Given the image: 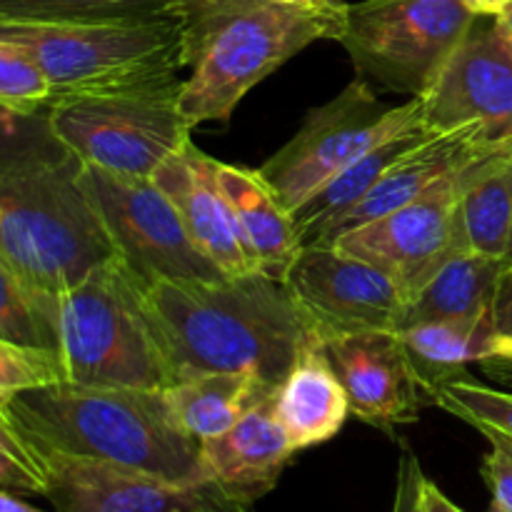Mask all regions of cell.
<instances>
[{"mask_svg": "<svg viewBox=\"0 0 512 512\" xmlns=\"http://www.w3.org/2000/svg\"><path fill=\"white\" fill-rule=\"evenodd\" d=\"M458 225L465 250L505 260L512 240V160L498 150L463 173Z\"/></svg>", "mask_w": 512, "mask_h": 512, "instance_id": "603a6c76", "label": "cell"}, {"mask_svg": "<svg viewBox=\"0 0 512 512\" xmlns=\"http://www.w3.org/2000/svg\"><path fill=\"white\" fill-rule=\"evenodd\" d=\"M418 125H425L420 98L390 108L378 100L368 80L355 78L333 100L310 110L298 133L270 155L258 173L293 213L380 140Z\"/></svg>", "mask_w": 512, "mask_h": 512, "instance_id": "9c48e42d", "label": "cell"}, {"mask_svg": "<svg viewBox=\"0 0 512 512\" xmlns=\"http://www.w3.org/2000/svg\"><path fill=\"white\" fill-rule=\"evenodd\" d=\"M478 15L463 0L348 3L338 43L358 78L418 98L433 85Z\"/></svg>", "mask_w": 512, "mask_h": 512, "instance_id": "ba28073f", "label": "cell"}, {"mask_svg": "<svg viewBox=\"0 0 512 512\" xmlns=\"http://www.w3.org/2000/svg\"><path fill=\"white\" fill-rule=\"evenodd\" d=\"M505 263L512 265V240H510V250H508V255H505Z\"/></svg>", "mask_w": 512, "mask_h": 512, "instance_id": "7bdbcfd3", "label": "cell"}, {"mask_svg": "<svg viewBox=\"0 0 512 512\" xmlns=\"http://www.w3.org/2000/svg\"><path fill=\"white\" fill-rule=\"evenodd\" d=\"M298 450L275 415V390L213 440L200 443L205 480L243 495L250 503L270 493Z\"/></svg>", "mask_w": 512, "mask_h": 512, "instance_id": "e0dca14e", "label": "cell"}, {"mask_svg": "<svg viewBox=\"0 0 512 512\" xmlns=\"http://www.w3.org/2000/svg\"><path fill=\"white\" fill-rule=\"evenodd\" d=\"M348 8V5H345ZM345 8L305 10L275 0H175L183 35L180 110L193 128L228 123L240 100L318 40H338Z\"/></svg>", "mask_w": 512, "mask_h": 512, "instance_id": "3957f363", "label": "cell"}, {"mask_svg": "<svg viewBox=\"0 0 512 512\" xmlns=\"http://www.w3.org/2000/svg\"><path fill=\"white\" fill-rule=\"evenodd\" d=\"M275 3L293 5V8H305V10H340L345 8V0H275Z\"/></svg>", "mask_w": 512, "mask_h": 512, "instance_id": "74e56055", "label": "cell"}, {"mask_svg": "<svg viewBox=\"0 0 512 512\" xmlns=\"http://www.w3.org/2000/svg\"><path fill=\"white\" fill-rule=\"evenodd\" d=\"M495 150H498V145L488 143L485 135L478 128H473V125L470 128L450 130V133L430 135L425 143H420L418 148L403 155L380 178V183L333 225L325 243L320 245L333 243L338 235L360 228L365 223H373V220L403 208L410 200L420 198L430 188H435L440 180L470 168V165L488 158Z\"/></svg>", "mask_w": 512, "mask_h": 512, "instance_id": "ac0fdd59", "label": "cell"}, {"mask_svg": "<svg viewBox=\"0 0 512 512\" xmlns=\"http://www.w3.org/2000/svg\"><path fill=\"white\" fill-rule=\"evenodd\" d=\"M218 188L233 215L245 253L255 270L283 283L303 253L298 223L293 213L265 183L258 170L218 163Z\"/></svg>", "mask_w": 512, "mask_h": 512, "instance_id": "d6986e66", "label": "cell"}, {"mask_svg": "<svg viewBox=\"0 0 512 512\" xmlns=\"http://www.w3.org/2000/svg\"><path fill=\"white\" fill-rule=\"evenodd\" d=\"M305 323L323 340L403 328L408 298L388 273L335 245H308L283 280Z\"/></svg>", "mask_w": 512, "mask_h": 512, "instance_id": "8fae6325", "label": "cell"}, {"mask_svg": "<svg viewBox=\"0 0 512 512\" xmlns=\"http://www.w3.org/2000/svg\"><path fill=\"white\" fill-rule=\"evenodd\" d=\"M70 153L33 160L0 173V263L45 305L115 248L78 183Z\"/></svg>", "mask_w": 512, "mask_h": 512, "instance_id": "277c9868", "label": "cell"}, {"mask_svg": "<svg viewBox=\"0 0 512 512\" xmlns=\"http://www.w3.org/2000/svg\"><path fill=\"white\" fill-rule=\"evenodd\" d=\"M323 350L343 383L350 415L393 435L435 405V390L420 375L398 330L338 335Z\"/></svg>", "mask_w": 512, "mask_h": 512, "instance_id": "9a60e30c", "label": "cell"}, {"mask_svg": "<svg viewBox=\"0 0 512 512\" xmlns=\"http://www.w3.org/2000/svg\"><path fill=\"white\" fill-rule=\"evenodd\" d=\"M78 183L115 255L140 285L158 280H215L223 270L190 240L178 210L153 178H125L80 163Z\"/></svg>", "mask_w": 512, "mask_h": 512, "instance_id": "30bf717a", "label": "cell"}, {"mask_svg": "<svg viewBox=\"0 0 512 512\" xmlns=\"http://www.w3.org/2000/svg\"><path fill=\"white\" fill-rule=\"evenodd\" d=\"M498 153L503 155V158H508V160H512V138H508V140H503V143H498Z\"/></svg>", "mask_w": 512, "mask_h": 512, "instance_id": "b9f144b4", "label": "cell"}, {"mask_svg": "<svg viewBox=\"0 0 512 512\" xmlns=\"http://www.w3.org/2000/svg\"><path fill=\"white\" fill-rule=\"evenodd\" d=\"M0 40L33 58L53 88V103L183 80V35L175 10L165 18L120 23L0 18Z\"/></svg>", "mask_w": 512, "mask_h": 512, "instance_id": "8992f818", "label": "cell"}, {"mask_svg": "<svg viewBox=\"0 0 512 512\" xmlns=\"http://www.w3.org/2000/svg\"><path fill=\"white\" fill-rule=\"evenodd\" d=\"M173 385L200 373H250L278 388L315 333L288 288L263 273L140 285Z\"/></svg>", "mask_w": 512, "mask_h": 512, "instance_id": "6da1fadb", "label": "cell"}, {"mask_svg": "<svg viewBox=\"0 0 512 512\" xmlns=\"http://www.w3.org/2000/svg\"><path fill=\"white\" fill-rule=\"evenodd\" d=\"M508 263L503 258L460 250L408 300L403 328L448 318H478L493 310L495 293Z\"/></svg>", "mask_w": 512, "mask_h": 512, "instance_id": "7402d4cb", "label": "cell"}, {"mask_svg": "<svg viewBox=\"0 0 512 512\" xmlns=\"http://www.w3.org/2000/svg\"><path fill=\"white\" fill-rule=\"evenodd\" d=\"M498 23H500V28L505 30V35H508L510 43H512V5L508 10H503V13L498 15Z\"/></svg>", "mask_w": 512, "mask_h": 512, "instance_id": "60d3db41", "label": "cell"}, {"mask_svg": "<svg viewBox=\"0 0 512 512\" xmlns=\"http://www.w3.org/2000/svg\"><path fill=\"white\" fill-rule=\"evenodd\" d=\"M53 98V88L33 58L18 45L0 40V105L35 115L45 113Z\"/></svg>", "mask_w": 512, "mask_h": 512, "instance_id": "83f0119b", "label": "cell"}, {"mask_svg": "<svg viewBox=\"0 0 512 512\" xmlns=\"http://www.w3.org/2000/svg\"><path fill=\"white\" fill-rule=\"evenodd\" d=\"M65 383L165 390L173 385L140 283L123 260H105L45 305Z\"/></svg>", "mask_w": 512, "mask_h": 512, "instance_id": "5b68a950", "label": "cell"}, {"mask_svg": "<svg viewBox=\"0 0 512 512\" xmlns=\"http://www.w3.org/2000/svg\"><path fill=\"white\" fill-rule=\"evenodd\" d=\"M273 390L250 373H200L165 388V395L180 428L203 443L228 433L250 405Z\"/></svg>", "mask_w": 512, "mask_h": 512, "instance_id": "cb8c5ba5", "label": "cell"}, {"mask_svg": "<svg viewBox=\"0 0 512 512\" xmlns=\"http://www.w3.org/2000/svg\"><path fill=\"white\" fill-rule=\"evenodd\" d=\"M175 0H0V18L120 23L173 13Z\"/></svg>", "mask_w": 512, "mask_h": 512, "instance_id": "484cf974", "label": "cell"}, {"mask_svg": "<svg viewBox=\"0 0 512 512\" xmlns=\"http://www.w3.org/2000/svg\"><path fill=\"white\" fill-rule=\"evenodd\" d=\"M418 98L435 133L473 125L493 145L512 138V43L498 18L478 15Z\"/></svg>", "mask_w": 512, "mask_h": 512, "instance_id": "4fadbf2b", "label": "cell"}, {"mask_svg": "<svg viewBox=\"0 0 512 512\" xmlns=\"http://www.w3.org/2000/svg\"><path fill=\"white\" fill-rule=\"evenodd\" d=\"M475 15H485V18H498L503 10H508L512 0H463Z\"/></svg>", "mask_w": 512, "mask_h": 512, "instance_id": "d590c367", "label": "cell"}, {"mask_svg": "<svg viewBox=\"0 0 512 512\" xmlns=\"http://www.w3.org/2000/svg\"><path fill=\"white\" fill-rule=\"evenodd\" d=\"M60 380L63 368L53 350L0 338V408H8L10 400L23 390Z\"/></svg>", "mask_w": 512, "mask_h": 512, "instance_id": "4dcf8cb0", "label": "cell"}, {"mask_svg": "<svg viewBox=\"0 0 512 512\" xmlns=\"http://www.w3.org/2000/svg\"><path fill=\"white\" fill-rule=\"evenodd\" d=\"M430 135H435V130L418 125V128L403 130V133H395L390 138L380 140L363 158H358L348 168L340 170L323 188L315 190L303 205H298L293 210V218L298 223L303 248L325 243L333 225L348 210H353L403 155H408L410 150L425 143Z\"/></svg>", "mask_w": 512, "mask_h": 512, "instance_id": "44dd1931", "label": "cell"}, {"mask_svg": "<svg viewBox=\"0 0 512 512\" xmlns=\"http://www.w3.org/2000/svg\"><path fill=\"white\" fill-rule=\"evenodd\" d=\"M435 405L473 428H493L512 438V395L468 378L445 380L435 390Z\"/></svg>", "mask_w": 512, "mask_h": 512, "instance_id": "4316f807", "label": "cell"}, {"mask_svg": "<svg viewBox=\"0 0 512 512\" xmlns=\"http://www.w3.org/2000/svg\"><path fill=\"white\" fill-rule=\"evenodd\" d=\"M485 485L490 490V512H512V458L505 450L495 448L483 458Z\"/></svg>", "mask_w": 512, "mask_h": 512, "instance_id": "1f68e13d", "label": "cell"}, {"mask_svg": "<svg viewBox=\"0 0 512 512\" xmlns=\"http://www.w3.org/2000/svg\"><path fill=\"white\" fill-rule=\"evenodd\" d=\"M215 168H218V160L205 155L190 140L183 150L170 155L155 170L153 180L178 210V218L190 240L225 275L258 273L240 243L233 215L218 188Z\"/></svg>", "mask_w": 512, "mask_h": 512, "instance_id": "2e32d148", "label": "cell"}, {"mask_svg": "<svg viewBox=\"0 0 512 512\" xmlns=\"http://www.w3.org/2000/svg\"><path fill=\"white\" fill-rule=\"evenodd\" d=\"M0 338L53 350V333L30 290L0 263Z\"/></svg>", "mask_w": 512, "mask_h": 512, "instance_id": "f546056e", "label": "cell"}, {"mask_svg": "<svg viewBox=\"0 0 512 512\" xmlns=\"http://www.w3.org/2000/svg\"><path fill=\"white\" fill-rule=\"evenodd\" d=\"M0 512H45L35 505L25 503L23 498H18V493H10V490H0Z\"/></svg>", "mask_w": 512, "mask_h": 512, "instance_id": "8d00e7d4", "label": "cell"}, {"mask_svg": "<svg viewBox=\"0 0 512 512\" xmlns=\"http://www.w3.org/2000/svg\"><path fill=\"white\" fill-rule=\"evenodd\" d=\"M68 150L55 140L45 113L25 115L0 105V173L33 160L55 158Z\"/></svg>", "mask_w": 512, "mask_h": 512, "instance_id": "f1b7e54d", "label": "cell"}, {"mask_svg": "<svg viewBox=\"0 0 512 512\" xmlns=\"http://www.w3.org/2000/svg\"><path fill=\"white\" fill-rule=\"evenodd\" d=\"M0 490L18 495H43L45 475L23 458L0 445Z\"/></svg>", "mask_w": 512, "mask_h": 512, "instance_id": "d6a6232c", "label": "cell"}, {"mask_svg": "<svg viewBox=\"0 0 512 512\" xmlns=\"http://www.w3.org/2000/svg\"><path fill=\"white\" fill-rule=\"evenodd\" d=\"M180 85L70 95L50 103L55 140L83 165L125 178L155 170L190 143L193 125L180 110Z\"/></svg>", "mask_w": 512, "mask_h": 512, "instance_id": "52a82bcc", "label": "cell"}, {"mask_svg": "<svg viewBox=\"0 0 512 512\" xmlns=\"http://www.w3.org/2000/svg\"><path fill=\"white\" fill-rule=\"evenodd\" d=\"M483 370L488 375H493V378H503L508 380L512 378V358H493V360H485Z\"/></svg>", "mask_w": 512, "mask_h": 512, "instance_id": "f35d334b", "label": "cell"}, {"mask_svg": "<svg viewBox=\"0 0 512 512\" xmlns=\"http://www.w3.org/2000/svg\"><path fill=\"white\" fill-rule=\"evenodd\" d=\"M475 430H478L480 435H485L490 445H495V448L505 450V453H508L510 458H512V438H510V435L500 433V430H493V428H475Z\"/></svg>", "mask_w": 512, "mask_h": 512, "instance_id": "ab89813d", "label": "cell"}, {"mask_svg": "<svg viewBox=\"0 0 512 512\" xmlns=\"http://www.w3.org/2000/svg\"><path fill=\"white\" fill-rule=\"evenodd\" d=\"M420 375L438 390L445 380L460 378L468 363H485L498 355V335L493 315L448 318L433 323L408 325L398 330Z\"/></svg>", "mask_w": 512, "mask_h": 512, "instance_id": "d4e9b609", "label": "cell"}, {"mask_svg": "<svg viewBox=\"0 0 512 512\" xmlns=\"http://www.w3.org/2000/svg\"><path fill=\"white\" fill-rule=\"evenodd\" d=\"M275 415L295 450L333 440L350 415L348 395L318 338L303 345L275 388Z\"/></svg>", "mask_w": 512, "mask_h": 512, "instance_id": "ffe728a7", "label": "cell"}, {"mask_svg": "<svg viewBox=\"0 0 512 512\" xmlns=\"http://www.w3.org/2000/svg\"><path fill=\"white\" fill-rule=\"evenodd\" d=\"M490 315H493V328L498 335V355L495 358H512V265H508V270L500 278Z\"/></svg>", "mask_w": 512, "mask_h": 512, "instance_id": "836d02e7", "label": "cell"}, {"mask_svg": "<svg viewBox=\"0 0 512 512\" xmlns=\"http://www.w3.org/2000/svg\"><path fill=\"white\" fill-rule=\"evenodd\" d=\"M55 512H253L255 503L213 483H170L100 460L38 450Z\"/></svg>", "mask_w": 512, "mask_h": 512, "instance_id": "7c38bea8", "label": "cell"}, {"mask_svg": "<svg viewBox=\"0 0 512 512\" xmlns=\"http://www.w3.org/2000/svg\"><path fill=\"white\" fill-rule=\"evenodd\" d=\"M415 512H465L460 510L433 480L425 478L423 473H418L415 480Z\"/></svg>", "mask_w": 512, "mask_h": 512, "instance_id": "e575fe53", "label": "cell"}, {"mask_svg": "<svg viewBox=\"0 0 512 512\" xmlns=\"http://www.w3.org/2000/svg\"><path fill=\"white\" fill-rule=\"evenodd\" d=\"M35 450L100 460L170 483L205 480L200 440L175 420L165 390L50 383L8 403Z\"/></svg>", "mask_w": 512, "mask_h": 512, "instance_id": "7a4b0ae2", "label": "cell"}, {"mask_svg": "<svg viewBox=\"0 0 512 512\" xmlns=\"http://www.w3.org/2000/svg\"><path fill=\"white\" fill-rule=\"evenodd\" d=\"M465 170L440 180L403 208L338 235L328 245L388 273L410 300L445 260L465 250L458 225L460 180Z\"/></svg>", "mask_w": 512, "mask_h": 512, "instance_id": "5bb4252c", "label": "cell"}]
</instances>
